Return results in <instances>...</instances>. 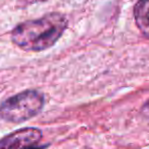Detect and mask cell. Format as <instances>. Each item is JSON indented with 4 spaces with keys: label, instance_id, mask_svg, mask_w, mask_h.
Listing matches in <instances>:
<instances>
[{
    "label": "cell",
    "instance_id": "obj_5",
    "mask_svg": "<svg viewBox=\"0 0 149 149\" xmlns=\"http://www.w3.org/2000/svg\"><path fill=\"white\" fill-rule=\"evenodd\" d=\"M46 0H18V4H20L22 6H26L30 5V4L37 3V2H43Z\"/></svg>",
    "mask_w": 149,
    "mask_h": 149
},
{
    "label": "cell",
    "instance_id": "obj_2",
    "mask_svg": "<svg viewBox=\"0 0 149 149\" xmlns=\"http://www.w3.org/2000/svg\"><path fill=\"white\" fill-rule=\"evenodd\" d=\"M45 104L38 90H24L12 95L0 104V118L10 123H22L36 117Z\"/></svg>",
    "mask_w": 149,
    "mask_h": 149
},
{
    "label": "cell",
    "instance_id": "obj_1",
    "mask_svg": "<svg viewBox=\"0 0 149 149\" xmlns=\"http://www.w3.org/2000/svg\"><path fill=\"white\" fill-rule=\"evenodd\" d=\"M67 28L61 13H49L41 18L22 22L12 30L13 44L24 51L40 52L51 48Z\"/></svg>",
    "mask_w": 149,
    "mask_h": 149
},
{
    "label": "cell",
    "instance_id": "obj_3",
    "mask_svg": "<svg viewBox=\"0 0 149 149\" xmlns=\"http://www.w3.org/2000/svg\"><path fill=\"white\" fill-rule=\"evenodd\" d=\"M43 137L40 129L22 128L0 139V149H28L39 143Z\"/></svg>",
    "mask_w": 149,
    "mask_h": 149
},
{
    "label": "cell",
    "instance_id": "obj_4",
    "mask_svg": "<svg viewBox=\"0 0 149 149\" xmlns=\"http://www.w3.org/2000/svg\"><path fill=\"white\" fill-rule=\"evenodd\" d=\"M134 16L139 30L149 39V0H138L134 7Z\"/></svg>",
    "mask_w": 149,
    "mask_h": 149
},
{
    "label": "cell",
    "instance_id": "obj_6",
    "mask_svg": "<svg viewBox=\"0 0 149 149\" xmlns=\"http://www.w3.org/2000/svg\"><path fill=\"white\" fill-rule=\"evenodd\" d=\"M48 147V145H40V146H31V147H29L28 149H46Z\"/></svg>",
    "mask_w": 149,
    "mask_h": 149
}]
</instances>
